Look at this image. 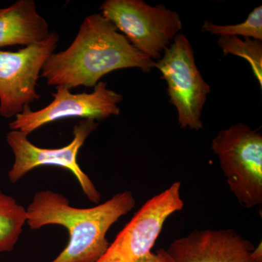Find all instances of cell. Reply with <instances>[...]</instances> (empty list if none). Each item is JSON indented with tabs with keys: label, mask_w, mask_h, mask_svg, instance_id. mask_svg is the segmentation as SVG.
<instances>
[{
	"label": "cell",
	"mask_w": 262,
	"mask_h": 262,
	"mask_svg": "<svg viewBox=\"0 0 262 262\" xmlns=\"http://www.w3.org/2000/svg\"><path fill=\"white\" fill-rule=\"evenodd\" d=\"M155 66L154 60L133 47L112 22L94 13L84 19L67 49L48 57L40 77L49 86L94 88L114 71L137 68L149 73Z\"/></svg>",
	"instance_id": "6da1fadb"
},
{
	"label": "cell",
	"mask_w": 262,
	"mask_h": 262,
	"mask_svg": "<svg viewBox=\"0 0 262 262\" xmlns=\"http://www.w3.org/2000/svg\"><path fill=\"white\" fill-rule=\"evenodd\" d=\"M135 206L130 191L117 193L108 201L87 208L71 206L60 193L39 191L27 208V224L33 230L59 225L68 231V244L51 262H97L110 246L108 231Z\"/></svg>",
	"instance_id": "7a4b0ae2"
},
{
	"label": "cell",
	"mask_w": 262,
	"mask_h": 262,
	"mask_svg": "<svg viewBox=\"0 0 262 262\" xmlns=\"http://www.w3.org/2000/svg\"><path fill=\"white\" fill-rule=\"evenodd\" d=\"M211 148L231 192L246 208L262 203V134L239 122L220 131Z\"/></svg>",
	"instance_id": "3957f363"
},
{
	"label": "cell",
	"mask_w": 262,
	"mask_h": 262,
	"mask_svg": "<svg viewBox=\"0 0 262 262\" xmlns=\"http://www.w3.org/2000/svg\"><path fill=\"white\" fill-rule=\"evenodd\" d=\"M100 11L133 47L152 60L161 58L183 27L177 12L143 0H106Z\"/></svg>",
	"instance_id": "277c9868"
},
{
	"label": "cell",
	"mask_w": 262,
	"mask_h": 262,
	"mask_svg": "<svg viewBox=\"0 0 262 262\" xmlns=\"http://www.w3.org/2000/svg\"><path fill=\"white\" fill-rule=\"evenodd\" d=\"M168 84L169 101L175 106L181 128H203L202 112L211 87L196 67L194 49L185 34L179 33L155 62Z\"/></svg>",
	"instance_id": "5b68a950"
},
{
	"label": "cell",
	"mask_w": 262,
	"mask_h": 262,
	"mask_svg": "<svg viewBox=\"0 0 262 262\" xmlns=\"http://www.w3.org/2000/svg\"><path fill=\"white\" fill-rule=\"evenodd\" d=\"M99 125L92 120H82L74 127V138L68 145L57 149H46L34 145L28 136L18 130H10L6 141L14 155V163L8 172V178L15 184L33 169L41 166H56L67 169L77 179L84 195L93 203L101 201L94 182L81 169L77 156L88 137Z\"/></svg>",
	"instance_id": "8992f818"
},
{
	"label": "cell",
	"mask_w": 262,
	"mask_h": 262,
	"mask_svg": "<svg viewBox=\"0 0 262 262\" xmlns=\"http://www.w3.org/2000/svg\"><path fill=\"white\" fill-rule=\"evenodd\" d=\"M59 36L51 32L38 44L18 51H0V116L15 117L40 99L38 80L45 62L58 47Z\"/></svg>",
	"instance_id": "52a82bcc"
},
{
	"label": "cell",
	"mask_w": 262,
	"mask_h": 262,
	"mask_svg": "<svg viewBox=\"0 0 262 262\" xmlns=\"http://www.w3.org/2000/svg\"><path fill=\"white\" fill-rule=\"evenodd\" d=\"M184 206L181 182H174L141 207L97 262H137L151 252L167 220Z\"/></svg>",
	"instance_id": "ba28073f"
},
{
	"label": "cell",
	"mask_w": 262,
	"mask_h": 262,
	"mask_svg": "<svg viewBox=\"0 0 262 262\" xmlns=\"http://www.w3.org/2000/svg\"><path fill=\"white\" fill-rule=\"evenodd\" d=\"M92 93L72 94L63 86H57L53 100L37 111L27 106L9 124L10 130H18L29 136L39 127L63 119L77 118L99 122L120 114L118 104L122 95L108 89L103 81L94 88Z\"/></svg>",
	"instance_id": "9c48e42d"
},
{
	"label": "cell",
	"mask_w": 262,
	"mask_h": 262,
	"mask_svg": "<svg viewBox=\"0 0 262 262\" xmlns=\"http://www.w3.org/2000/svg\"><path fill=\"white\" fill-rule=\"evenodd\" d=\"M255 246L231 229H194L166 250L174 262H254Z\"/></svg>",
	"instance_id": "30bf717a"
},
{
	"label": "cell",
	"mask_w": 262,
	"mask_h": 262,
	"mask_svg": "<svg viewBox=\"0 0 262 262\" xmlns=\"http://www.w3.org/2000/svg\"><path fill=\"white\" fill-rule=\"evenodd\" d=\"M51 33L34 0H18L0 9V48L28 47L46 40Z\"/></svg>",
	"instance_id": "8fae6325"
},
{
	"label": "cell",
	"mask_w": 262,
	"mask_h": 262,
	"mask_svg": "<svg viewBox=\"0 0 262 262\" xmlns=\"http://www.w3.org/2000/svg\"><path fill=\"white\" fill-rule=\"evenodd\" d=\"M27 222V208L0 189V253L14 249Z\"/></svg>",
	"instance_id": "7c38bea8"
},
{
	"label": "cell",
	"mask_w": 262,
	"mask_h": 262,
	"mask_svg": "<svg viewBox=\"0 0 262 262\" xmlns=\"http://www.w3.org/2000/svg\"><path fill=\"white\" fill-rule=\"evenodd\" d=\"M218 46L224 55L241 57L249 63L253 74L262 89V41L239 37H220Z\"/></svg>",
	"instance_id": "4fadbf2b"
},
{
	"label": "cell",
	"mask_w": 262,
	"mask_h": 262,
	"mask_svg": "<svg viewBox=\"0 0 262 262\" xmlns=\"http://www.w3.org/2000/svg\"><path fill=\"white\" fill-rule=\"evenodd\" d=\"M202 32L210 33L219 37H244L262 41V6L254 8L247 19L234 25H217L205 20Z\"/></svg>",
	"instance_id": "5bb4252c"
},
{
	"label": "cell",
	"mask_w": 262,
	"mask_h": 262,
	"mask_svg": "<svg viewBox=\"0 0 262 262\" xmlns=\"http://www.w3.org/2000/svg\"><path fill=\"white\" fill-rule=\"evenodd\" d=\"M137 262H174L167 253L166 250L160 248L155 253L150 252Z\"/></svg>",
	"instance_id": "9a60e30c"
},
{
	"label": "cell",
	"mask_w": 262,
	"mask_h": 262,
	"mask_svg": "<svg viewBox=\"0 0 262 262\" xmlns=\"http://www.w3.org/2000/svg\"><path fill=\"white\" fill-rule=\"evenodd\" d=\"M252 256L254 262H262V246L260 243L257 246H255L253 250Z\"/></svg>",
	"instance_id": "2e32d148"
}]
</instances>
